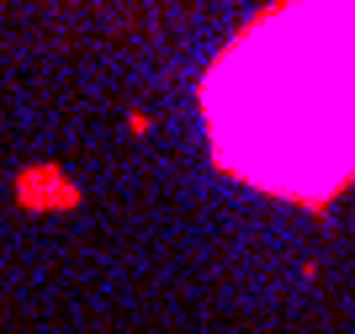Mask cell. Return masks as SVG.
Returning a JSON list of instances; mask_svg holds the SVG:
<instances>
[{
    "instance_id": "6da1fadb",
    "label": "cell",
    "mask_w": 355,
    "mask_h": 334,
    "mask_svg": "<svg viewBox=\"0 0 355 334\" xmlns=\"http://www.w3.org/2000/svg\"><path fill=\"white\" fill-rule=\"evenodd\" d=\"M218 160L260 191L318 202L355 175V11L308 6L244 27L207 74Z\"/></svg>"
}]
</instances>
